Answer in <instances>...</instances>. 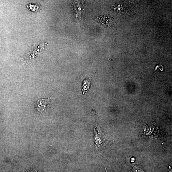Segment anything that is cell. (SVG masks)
<instances>
[{
  "instance_id": "1",
  "label": "cell",
  "mask_w": 172,
  "mask_h": 172,
  "mask_svg": "<svg viewBox=\"0 0 172 172\" xmlns=\"http://www.w3.org/2000/svg\"><path fill=\"white\" fill-rule=\"evenodd\" d=\"M93 136L95 148L99 150L103 146L105 139L103 133L97 122L94 126Z\"/></svg>"
},
{
  "instance_id": "2",
  "label": "cell",
  "mask_w": 172,
  "mask_h": 172,
  "mask_svg": "<svg viewBox=\"0 0 172 172\" xmlns=\"http://www.w3.org/2000/svg\"><path fill=\"white\" fill-rule=\"evenodd\" d=\"M52 97L37 101L35 104V107L37 111L42 112L44 111L50 104Z\"/></svg>"
},
{
  "instance_id": "3",
  "label": "cell",
  "mask_w": 172,
  "mask_h": 172,
  "mask_svg": "<svg viewBox=\"0 0 172 172\" xmlns=\"http://www.w3.org/2000/svg\"><path fill=\"white\" fill-rule=\"evenodd\" d=\"M73 8L76 16L77 19H80L84 12L83 2L76 1L74 3Z\"/></svg>"
},
{
  "instance_id": "4",
  "label": "cell",
  "mask_w": 172,
  "mask_h": 172,
  "mask_svg": "<svg viewBox=\"0 0 172 172\" xmlns=\"http://www.w3.org/2000/svg\"><path fill=\"white\" fill-rule=\"evenodd\" d=\"M90 85V82L87 79L84 80L82 84V91L83 94H84L87 92L89 89Z\"/></svg>"
},
{
  "instance_id": "5",
  "label": "cell",
  "mask_w": 172,
  "mask_h": 172,
  "mask_svg": "<svg viewBox=\"0 0 172 172\" xmlns=\"http://www.w3.org/2000/svg\"><path fill=\"white\" fill-rule=\"evenodd\" d=\"M29 10L32 11H37L39 10L40 9V8L39 6H38L36 5L29 4L27 6Z\"/></svg>"
},
{
  "instance_id": "6",
  "label": "cell",
  "mask_w": 172,
  "mask_h": 172,
  "mask_svg": "<svg viewBox=\"0 0 172 172\" xmlns=\"http://www.w3.org/2000/svg\"><path fill=\"white\" fill-rule=\"evenodd\" d=\"M105 170H106V172H107L105 166Z\"/></svg>"
}]
</instances>
